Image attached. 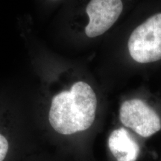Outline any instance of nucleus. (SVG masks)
<instances>
[{"label": "nucleus", "mask_w": 161, "mask_h": 161, "mask_svg": "<svg viewBox=\"0 0 161 161\" xmlns=\"http://www.w3.org/2000/svg\"><path fill=\"white\" fill-rule=\"evenodd\" d=\"M97 108L95 92L87 83L78 81L70 90L54 96L49 120L53 129L63 135L84 131L93 123Z\"/></svg>", "instance_id": "1"}, {"label": "nucleus", "mask_w": 161, "mask_h": 161, "mask_svg": "<svg viewBox=\"0 0 161 161\" xmlns=\"http://www.w3.org/2000/svg\"><path fill=\"white\" fill-rule=\"evenodd\" d=\"M128 47L130 57L137 63L161 60V13L152 15L132 31Z\"/></svg>", "instance_id": "2"}, {"label": "nucleus", "mask_w": 161, "mask_h": 161, "mask_svg": "<svg viewBox=\"0 0 161 161\" xmlns=\"http://www.w3.org/2000/svg\"><path fill=\"white\" fill-rule=\"evenodd\" d=\"M119 119L125 126L142 137L152 136L161 129L158 114L139 98L125 101L120 107Z\"/></svg>", "instance_id": "3"}, {"label": "nucleus", "mask_w": 161, "mask_h": 161, "mask_svg": "<svg viewBox=\"0 0 161 161\" xmlns=\"http://www.w3.org/2000/svg\"><path fill=\"white\" fill-rule=\"evenodd\" d=\"M122 11V0H90L86 7L89 17L86 35L92 38L103 35L117 21Z\"/></svg>", "instance_id": "4"}, {"label": "nucleus", "mask_w": 161, "mask_h": 161, "mask_svg": "<svg viewBox=\"0 0 161 161\" xmlns=\"http://www.w3.org/2000/svg\"><path fill=\"white\" fill-rule=\"evenodd\" d=\"M108 147L116 161H136L140 154L137 142L123 128L113 130L108 139Z\"/></svg>", "instance_id": "5"}, {"label": "nucleus", "mask_w": 161, "mask_h": 161, "mask_svg": "<svg viewBox=\"0 0 161 161\" xmlns=\"http://www.w3.org/2000/svg\"><path fill=\"white\" fill-rule=\"evenodd\" d=\"M9 149V143L7 138L0 134V161H4Z\"/></svg>", "instance_id": "6"}, {"label": "nucleus", "mask_w": 161, "mask_h": 161, "mask_svg": "<svg viewBox=\"0 0 161 161\" xmlns=\"http://www.w3.org/2000/svg\"><path fill=\"white\" fill-rule=\"evenodd\" d=\"M51 1H58V0H51Z\"/></svg>", "instance_id": "7"}]
</instances>
